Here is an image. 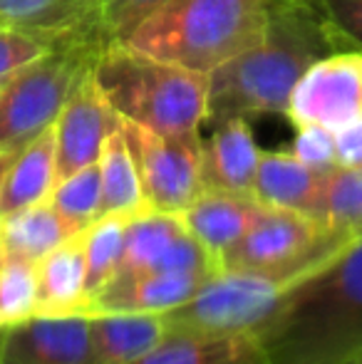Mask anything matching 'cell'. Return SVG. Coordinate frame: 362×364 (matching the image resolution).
<instances>
[{
	"label": "cell",
	"mask_w": 362,
	"mask_h": 364,
	"mask_svg": "<svg viewBox=\"0 0 362 364\" xmlns=\"http://www.w3.org/2000/svg\"><path fill=\"white\" fill-rule=\"evenodd\" d=\"M288 119L295 127L318 124L330 132L362 117V53L343 50L313 63L290 95Z\"/></svg>",
	"instance_id": "10"
},
{
	"label": "cell",
	"mask_w": 362,
	"mask_h": 364,
	"mask_svg": "<svg viewBox=\"0 0 362 364\" xmlns=\"http://www.w3.org/2000/svg\"><path fill=\"white\" fill-rule=\"evenodd\" d=\"M87 322L97 364H132L169 335L154 312H102L87 315Z\"/></svg>",
	"instance_id": "20"
},
{
	"label": "cell",
	"mask_w": 362,
	"mask_h": 364,
	"mask_svg": "<svg viewBox=\"0 0 362 364\" xmlns=\"http://www.w3.org/2000/svg\"><path fill=\"white\" fill-rule=\"evenodd\" d=\"M15 154L13 151H0V191H3V181H5V173H8L10 164H13Z\"/></svg>",
	"instance_id": "33"
},
{
	"label": "cell",
	"mask_w": 362,
	"mask_h": 364,
	"mask_svg": "<svg viewBox=\"0 0 362 364\" xmlns=\"http://www.w3.org/2000/svg\"><path fill=\"white\" fill-rule=\"evenodd\" d=\"M169 0H100V28L107 43L127 38L147 15Z\"/></svg>",
	"instance_id": "29"
},
{
	"label": "cell",
	"mask_w": 362,
	"mask_h": 364,
	"mask_svg": "<svg viewBox=\"0 0 362 364\" xmlns=\"http://www.w3.org/2000/svg\"><path fill=\"white\" fill-rule=\"evenodd\" d=\"M38 278L33 263H0V330L35 315Z\"/></svg>",
	"instance_id": "27"
},
{
	"label": "cell",
	"mask_w": 362,
	"mask_h": 364,
	"mask_svg": "<svg viewBox=\"0 0 362 364\" xmlns=\"http://www.w3.org/2000/svg\"><path fill=\"white\" fill-rule=\"evenodd\" d=\"M338 364H362V350L355 352V355H350V357H345V360L338 362Z\"/></svg>",
	"instance_id": "34"
},
{
	"label": "cell",
	"mask_w": 362,
	"mask_h": 364,
	"mask_svg": "<svg viewBox=\"0 0 362 364\" xmlns=\"http://www.w3.org/2000/svg\"><path fill=\"white\" fill-rule=\"evenodd\" d=\"M258 159L256 136L246 117L213 124V134L201 139V181L203 191L253 196Z\"/></svg>",
	"instance_id": "13"
},
{
	"label": "cell",
	"mask_w": 362,
	"mask_h": 364,
	"mask_svg": "<svg viewBox=\"0 0 362 364\" xmlns=\"http://www.w3.org/2000/svg\"><path fill=\"white\" fill-rule=\"evenodd\" d=\"M221 265L188 233L181 216L142 211L127 218L124 250L117 275L188 273L216 275Z\"/></svg>",
	"instance_id": "9"
},
{
	"label": "cell",
	"mask_w": 362,
	"mask_h": 364,
	"mask_svg": "<svg viewBox=\"0 0 362 364\" xmlns=\"http://www.w3.org/2000/svg\"><path fill=\"white\" fill-rule=\"evenodd\" d=\"M127 218L102 216L82 230L85 270H87V292L97 295L119 270L122 250H124Z\"/></svg>",
	"instance_id": "25"
},
{
	"label": "cell",
	"mask_w": 362,
	"mask_h": 364,
	"mask_svg": "<svg viewBox=\"0 0 362 364\" xmlns=\"http://www.w3.org/2000/svg\"><path fill=\"white\" fill-rule=\"evenodd\" d=\"M211 275L188 273H132L115 275L97 295L90 297L85 315L102 312H164L179 307Z\"/></svg>",
	"instance_id": "14"
},
{
	"label": "cell",
	"mask_w": 362,
	"mask_h": 364,
	"mask_svg": "<svg viewBox=\"0 0 362 364\" xmlns=\"http://www.w3.org/2000/svg\"><path fill=\"white\" fill-rule=\"evenodd\" d=\"M261 203L253 196H238V193L223 191H203L186 211L181 213L183 225L188 233L216 258H221L241 235L251 228V223L261 213Z\"/></svg>",
	"instance_id": "17"
},
{
	"label": "cell",
	"mask_w": 362,
	"mask_h": 364,
	"mask_svg": "<svg viewBox=\"0 0 362 364\" xmlns=\"http://www.w3.org/2000/svg\"><path fill=\"white\" fill-rule=\"evenodd\" d=\"M105 43L100 23L70 30L50 53L0 85V151L18 154L55 127Z\"/></svg>",
	"instance_id": "5"
},
{
	"label": "cell",
	"mask_w": 362,
	"mask_h": 364,
	"mask_svg": "<svg viewBox=\"0 0 362 364\" xmlns=\"http://www.w3.org/2000/svg\"><path fill=\"white\" fill-rule=\"evenodd\" d=\"M35 315H85L90 302L82 230L35 265Z\"/></svg>",
	"instance_id": "16"
},
{
	"label": "cell",
	"mask_w": 362,
	"mask_h": 364,
	"mask_svg": "<svg viewBox=\"0 0 362 364\" xmlns=\"http://www.w3.org/2000/svg\"><path fill=\"white\" fill-rule=\"evenodd\" d=\"M318 223L348 243L362 240V166H338L328 173Z\"/></svg>",
	"instance_id": "24"
},
{
	"label": "cell",
	"mask_w": 362,
	"mask_h": 364,
	"mask_svg": "<svg viewBox=\"0 0 362 364\" xmlns=\"http://www.w3.org/2000/svg\"><path fill=\"white\" fill-rule=\"evenodd\" d=\"M315 218L285 208H261L251 228L221 258V270H241L295 285L348 248Z\"/></svg>",
	"instance_id": "6"
},
{
	"label": "cell",
	"mask_w": 362,
	"mask_h": 364,
	"mask_svg": "<svg viewBox=\"0 0 362 364\" xmlns=\"http://www.w3.org/2000/svg\"><path fill=\"white\" fill-rule=\"evenodd\" d=\"M119 129L134 159L147 208L181 216L203 193L201 132L156 134L122 117Z\"/></svg>",
	"instance_id": "8"
},
{
	"label": "cell",
	"mask_w": 362,
	"mask_h": 364,
	"mask_svg": "<svg viewBox=\"0 0 362 364\" xmlns=\"http://www.w3.org/2000/svg\"><path fill=\"white\" fill-rule=\"evenodd\" d=\"M58 183L55 168V127L45 129L38 139L15 154L3 191H0V216L23 211V208L45 203Z\"/></svg>",
	"instance_id": "21"
},
{
	"label": "cell",
	"mask_w": 362,
	"mask_h": 364,
	"mask_svg": "<svg viewBox=\"0 0 362 364\" xmlns=\"http://www.w3.org/2000/svg\"><path fill=\"white\" fill-rule=\"evenodd\" d=\"M290 154L305 161L308 166L320 168V171H333L338 166V161H335V134L318 124L298 127Z\"/></svg>",
	"instance_id": "31"
},
{
	"label": "cell",
	"mask_w": 362,
	"mask_h": 364,
	"mask_svg": "<svg viewBox=\"0 0 362 364\" xmlns=\"http://www.w3.org/2000/svg\"><path fill=\"white\" fill-rule=\"evenodd\" d=\"M273 0H169L122 43L193 73L211 75L263 38Z\"/></svg>",
	"instance_id": "3"
},
{
	"label": "cell",
	"mask_w": 362,
	"mask_h": 364,
	"mask_svg": "<svg viewBox=\"0 0 362 364\" xmlns=\"http://www.w3.org/2000/svg\"><path fill=\"white\" fill-rule=\"evenodd\" d=\"M100 178H102V198H100V218L102 216H124L132 218L142 211H149L142 196L139 173H137L134 159L127 146L122 129H117L105 141L100 156Z\"/></svg>",
	"instance_id": "22"
},
{
	"label": "cell",
	"mask_w": 362,
	"mask_h": 364,
	"mask_svg": "<svg viewBox=\"0 0 362 364\" xmlns=\"http://www.w3.org/2000/svg\"><path fill=\"white\" fill-rule=\"evenodd\" d=\"M3 25H5V23H3V20H0V28H3Z\"/></svg>",
	"instance_id": "35"
},
{
	"label": "cell",
	"mask_w": 362,
	"mask_h": 364,
	"mask_svg": "<svg viewBox=\"0 0 362 364\" xmlns=\"http://www.w3.org/2000/svg\"><path fill=\"white\" fill-rule=\"evenodd\" d=\"M340 50L362 53V0H313Z\"/></svg>",
	"instance_id": "30"
},
{
	"label": "cell",
	"mask_w": 362,
	"mask_h": 364,
	"mask_svg": "<svg viewBox=\"0 0 362 364\" xmlns=\"http://www.w3.org/2000/svg\"><path fill=\"white\" fill-rule=\"evenodd\" d=\"M132 364H271L261 337L243 335H179L169 332L159 345Z\"/></svg>",
	"instance_id": "18"
},
{
	"label": "cell",
	"mask_w": 362,
	"mask_h": 364,
	"mask_svg": "<svg viewBox=\"0 0 362 364\" xmlns=\"http://www.w3.org/2000/svg\"><path fill=\"white\" fill-rule=\"evenodd\" d=\"M0 364H97L87 315H33L3 327Z\"/></svg>",
	"instance_id": "11"
},
{
	"label": "cell",
	"mask_w": 362,
	"mask_h": 364,
	"mask_svg": "<svg viewBox=\"0 0 362 364\" xmlns=\"http://www.w3.org/2000/svg\"><path fill=\"white\" fill-rule=\"evenodd\" d=\"M100 198H102V178L100 161L70 173L68 178L55 183L48 203L65 220L85 230L100 218Z\"/></svg>",
	"instance_id": "26"
},
{
	"label": "cell",
	"mask_w": 362,
	"mask_h": 364,
	"mask_svg": "<svg viewBox=\"0 0 362 364\" xmlns=\"http://www.w3.org/2000/svg\"><path fill=\"white\" fill-rule=\"evenodd\" d=\"M343 53L313 0H273L263 38L208 75L203 124L253 114H285L305 70Z\"/></svg>",
	"instance_id": "1"
},
{
	"label": "cell",
	"mask_w": 362,
	"mask_h": 364,
	"mask_svg": "<svg viewBox=\"0 0 362 364\" xmlns=\"http://www.w3.org/2000/svg\"><path fill=\"white\" fill-rule=\"evenodd\" d=\"M293 285L241 270H218L196 295L164 312L166 332L179 335H243L263 330Z\"/></svg>",
	"instance_id": "7"
},
{
	"label": "cell",
	"mask_w": 362,
	"mask_h": 364,
	"mask_svg": "<svg viewBox=\"0 0 362 364\" xmlns=\"http://www.w3.org/2000/svg\"><path fill=\"white\" fill-rule=\"evenodd\" d=\"M119 129V114L97 90L92 73L63 107L55 122V168L58 181L97 164L105 141Z\"/></svg>",
	"instance_id": "12"
},
{
	"label": "cell",
	"mask_w": 362,
	"mask_h": 364,
	"mask_svg": "<svg viewBox=\"0 0 362 364\" xmlns=\"http://www.w3.org/2000/svg\"><path fill=\"white\" fill-rule=\"evenodd\" d=\"M80 228L65 220L48 201L0 216V263L38 265Z\"/></svg>",
	"instance_id": "19"
},
{
	"label": "cell",
	"mask_w": 362,
	"mask_h": 364,
	"mask_svg": "<svg viewBox=\"0 0 362 364\" xmlns=\"http://www.w3.org/2000/svg\"><path fill=\"white\" fill-rule=\"evenodd\" d=\"M271 364H338L362 350V240L285 292L258 332Z\"/></svg>",
	"instance_id": "2"
},
{
	"label": "cell",
	"mask_w": 362,
	"mask_h": 364,
	"mask_svg": "<svg viewBox=\"0 0 362 364\" xmlns=\"http://www.w3.org/2000/svg\"><path fill=\"white\" fill-rule=\"evenodd\" d=\"M68 33H50V30H28L3 25L0 28V85L18 70L43 58L55 48Z\"/></svg>",
	"instance_id": "28"
},
{
	"label": "cell",
	"mask_w": 362,
	"mask_h": 364,
	"mask_svg": "<svg viewBox=\"0 0 362 364\" xmlns=\"http://www.w3.org/2000/svg\"><path fill=\"white\" fill-rule=\"evenodd\" d=\"M92 80L110 107L156 134L201 132L208 107V75L151 58L127 43H105Z\"/></svg>",
	"instance_id": "4"
},
{
	"label": "cell",
	"mask_w": 362,
	"mask_h": 364,
	"mask_svg": "<svg viewBox=\"0 0 362 364\" xmlns=\"http://www.w3.org/2000/svg\"><path fill=\"white\" fill-rule=\"evenodd\" d=\"M328 173L308 166L290 151H261L253 198L266 208L298 211L318 220Z\"/></svg>",
	"instance_id": "15"
},
{
	"label": "cell",
	"mask_w": 362,
	"mask_h": 364,
	"mask_svg": "<svg viewBox=\"0 0 362 364\" xmlns=\"http://www.w3.org/2000/svg\"><path fill=\"white\" fill-rule=\"evenodd\" d=\"M0 20L13 28L70 33L100 23V0H0Z\"/></svg>",
	"instance_id": "23"
},
{
	"label": "cell",
	"mask_w": 362,
	"mask_h": 364,
	"mask_svg": "<svg viewBox=\"0 0 362 364\" xmlns=\"http://www.w3.org/2000/svg\"><path fill=\"white\" fill-rule=\"evenodd\" d=\"M335 134V161L343 168L362 166V117L348 127L333 132Z\"/></svg>",
	"instance_id": "32"
}]
</instances>
